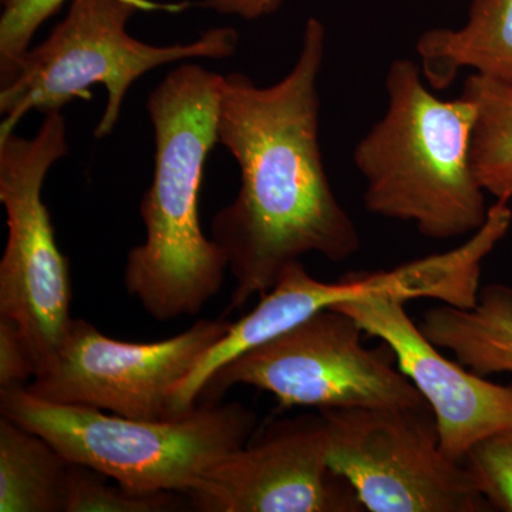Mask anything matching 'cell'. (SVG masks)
Instances as JSON below:
<instances>
[{"instance_id": "ba28073f", "label": "cell", "mask_w": 512, "mask_h": 512, "mask_svg": "<svg viewBox=\"0 0 512 512\" xmlns=\"http://www.w3.org/2000/svg\"><path fill=\"white\" fill-rule=\"evenodd\" d=\"M487 255L481 239L468 238L460 247L443 254L414 259L389 271L349 274L335 282L319 281L309 275L301 261L295 262L271 291L259 296L258 305L231 323L228 332L200 357L175 393V414L194 409L208 382L232 360L339 303L396 296L409 302L426 298L473 308Z\"/></svg>"}, {"instance_id": "9c48e42d", "label": "cell", "mask_w": 512, "mask_h": 512, "mask_svg": "<svg viewBox=\"0 0 512 512\" xmlns=\"http://www.w3.org/2000/svg\"><path fill=\"white\" fill-rule=\"evenodd\" d=\"M329 466L365 511L484 512L490 505L463 463L440 446L431 410H320Z\"/></svg>"}, {"instance_id": "3957f363", "label": "cell", "mask_w": 512, "mask_h": 512, "mask_svg": "<svg viewBox=\"0 0 512 512\" xmlns=\"http://www.w3.org/2000/svg\"><path fill=\"white\" fill-rule=\"evenodd\" d=\"M384 83L386 113L353 151L367 211L412 222L431 239L474 234L490 211L471 165L476 107L434 96L410 59L393 60Z\"/></svg>"}, {"instance_id": "8fae6325", "label": "cell", "mask_w": 512, "mask_h": 512, "mask_svg": "<svg viewBox=\"0 0 512 512\" xmlns=\"http://www.w3.org/2000/svg\"><path fill=\"white\" fill-rule=\"evenodd\" d=\"M185 495L200 512L365 511L348 481L329 466L320 412L276 421L221 458Z\"/></svg>"}, {"instance_id": "7a4b0ae2", "label": "cell", "mask_w": 512, "mask_h": 512, "mask_svg": "<svg viewBox=\"0 0 512 512\" xmlns=\"http://www.w3.org/2000/svg\"><path fill=\"white\" fill-rule=\"evenodd\" d=\"M221 74L181 64L147 101L154 128L153 183L140 214L147 237L128 252L124 284L156 320L195 316L221 292L227 258L200 221L202 173L218 143Z\"/></svg>"}, {"instance_id": "ac0fdd59", "label": "cell", "mask_w": 512, "mask_h": 512, "mask_svg": "<svg viewBox=\"0 0 512 512\" xmlns=\"http://www.w3.org/2000/svg\"><path fill=\"white\" fill-rule=\"evenodd\" d=\"M64 2L66 0H3L0 18V89L15 79L37 29L55 15Z\"/></svg>"}, {"instance_id": "4fadbf2b", "label": "cell", "mask_w": 512, "mask_h": 512, "mask_svg": "<svg viewBox=\"0 0 512 512\" xmlns=\"http://www.w3.org/2000/svg\"><path fill=\"white\" fill-rule=\"evenodd\" d=\"M416 52L433 90H446L463 69L512 84V0H471L463 28L427 30Z\"/></svg>"}, {"instance_id": "5bb4252c", "label": "cell", "mask_w": 512, "mask_h": 512, "mask_svg": "<svg viewBox=\"0 0 512 512\" xmlns=\"http://www.w3.org/2000/svg\"><path fill=\"white\" fill-rule=\"evenodd\" d=\"M424 335L456 356L457 362L481 376L512 375V289L490 285L480 289L473 308L441 303L424 313Z\"/></svg>"}, {"instance_id": "277c9868", "label": "cell", "mask_w": 512, "mask_h": 512, "mask_svg": "<svg viewBox=\"0 0 512 512\" xmlns=\"http://www.w3.org/2000/svg\"><path fill=\"white\" fill-rule=\"evenodd\" d=\"M2 416L42 436L69 463L138 493L187 494L221 458L245 446L258 416L241 403L200 402L163 420L130 419L93 407L0 390Z\"/></svg>"}, {"instance_id": "9a60e30c", "label": "cell", "mask_w": 512, "mask_h": 512, "mask_svg": "<svg viewBox=\"0 0 512 512\" xmlns=\"http://www.w3.org/2000/svg\"><path fill=\"white\" fill-rule=\"evenodd\" d=\"M69 466L35 431L0 417V512H63Z\"/></svg>"}, {"instance_id": "2e32d148", "label": "cell", "mask_w": 512, "mask_h": 512, "mask_svg": "<svg viewBox=\"0 0 512 512\" xmlns=\"http://www.w3.org/2000/svg\"><path fill=\"white\" fill-rule=\"evenodd\" d=\"M461 97L476 107L471 165L495 201L512 200V84L471 74Z\"/></svg>"}, {"instance_id": "8992f818", "label": "cell", "mask_w": 512, "mask_h": 512, "mask_svg": "<svg viewBox=\"0 0 512 512\" xmlns=\"http://www.w3.org/2000/svg\"><path fill=\"white\" fill-rule=\"evenodd\" d=\"M362 328L346 313L323 309L301 325L222 367L200 402H220L244 384L271 393L281 410H431L400 372L392 349H367Z\"/></svg>"}, {"instance_id": "ffe728a7", "label": "cell", "mask_w": 512, "mask_h": 512, "mask_svg": "<svg viewBox=\"0 0 512 512\" xmlns=\"http://www.w3.org/2000/svg\"><path fill=\"white\" fill-rule=\"evenodd\" d=\"M35 375V360L18 325L0 316V390L26 387Z\"/></svg>"}, {"instance_id": "5b68a950", "label": "cell", "mask_w": 512, "mask_h": 512, "mask_svg": "<svg viewBox=\"0 0 512 512\" xmlns=\"http://www.w3.org/2000/svg\"><path fill=\"white\" fill-rule=\"evenodd\" d=\"M138 0H72L62 22L23 57L12 83L0 89V133L15 131L29 111H62L94 84L106 89L107 103L94 136L111 134L124 97L141 76L180 60L227 59L238 46L237 30L214 28L184 45L151 46L128 35L127 22Z\"/></svg>"}, {"instance_id": "30bf717a", "label": "cell", "mask_w": 512, "mask_h": 512, "mask_svg": "<svg viewBox=\"0 0 512 512\" xmlns=\"http://www.w3.org/2000/svg\"><path fill=\"white\" fill-rule=\"evenodd\" d=\"M229 325L222 318L200 319L173 338L134 343L73 319L52 362L26 389L50 403L93 407L130 419H171L177 416L178 387Z\"/></svg>"}, {"instance_id": "d6986e66", "label": "cell", "mask_w": 512, "mask_h": 512, "mask_svg": "<svg viewBox=\"0 0 512 512\" xmlns=\"http://www.w3.org/2000/svg\"><path fill=\"white\" fill-rule=\"evenodd\" d=\"M463 464L491 510L512 512V427L476 444Z\"/></svg>"}, {"instance_id": "e0dca14e", "label": "cell", "mask_w": 512, "mask_h": 512, "mask_svg": "<svg viewBox=\"0 0 512 512\" xmlns=\"http://www.w3.org/2000/svg\"><path fill=\"white\" fill-rule=\"evenodd\" d=\"M92 468L70 463L63 512H170L178 510V493H138Z\"/></svg>"}, {"instance_id": "7c38bea8", "label": "cell", "mask_w": 512, "mask_h": 512, "mask_svg": "<svg viewBox=\"0 0 512 512\" xmlns=\"http://www.w3.org/2000/svg\"><path fill=\"white\" fill-rule=\"evenodd\" d=\"M407 302L396 296H372L332 308L392 349L400 372L429 404L444 453L463 463L480 441L511 429L512 384L490 382L441 355L410 318Z\"/></svg>"}, {"instance_id": "6da1fadb", "label": "cell", "mask_w": 512, "mask_h": 512, "mask_svg": "<svg viewBox=\"0 0 512 512\" xmlns=\"http://www.w3.org/2000/svg\"><path fill=\"white\" fill-rule=\"evenodd\" d=\"M325 52V26L311 18L298 60L281 82L259 87L242 73L221 76L218 143L241 170L237 198L212 221V239L237 281L227 313L271 291L302 256L340 262L362 245L319 146Z\"/></svg>"}, {"instance_id": "52a82bcc", "label": "cell", "mask_w": 512, "mask_h": 512, "mask_svg": "<svg viewBox=\"0 0 512 512\" xmlns=\"http://www.w3.org/2000/svg\"><path fill=\"white\" fill-rule=\"evenodd\" d=\"M67 153L62 111L46 114L35 137L0 133V202L8 224L0 261V316L18 325L36 375L52 362L73 320L69 261L57 248L42 197L47 173Z\"/></svg>"}]
</instances>
